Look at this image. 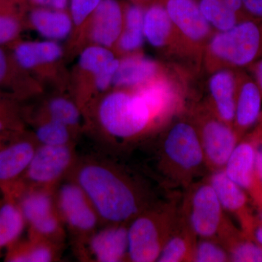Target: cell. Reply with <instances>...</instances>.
Masks as SVG:
<instances>
[{"instance_id": "obj_1", "label": "cell", "mask_w": 262, "mask_h": 262, "mask_svg": "<svg viewBox=\"0 0 262 262\" xmlns=\"http://www.w3.org/2000/svg\"><path fill=\"white\" fill-rule=\"evenodd\" d=\"M67 177L83 189L105 225H128L155 203L145 183L110 160H77Z\"/></svg>"}, {"instance_id": "obj_2", "label": "cell", "mask_w": 262, "mask_h": 262, "mask_svg": "<svg viewBox=\"0 0 262 262\" xmlns=\"http://www.w3.org/2000/svg\"><path fill=\"white\" fill-rule=\"evenodd\" d=\"M98 119L110 137L122 142L139 139L163 122L135 90L119 89L104 96Z\"/></svg>"}, {"instance_id": "obj_3", "label": "cell", "mask_w": 262, "mask_h": 262, "mask_svg": "<svg viewBox=\"0 0 262 262\" xmlns=\"http://www.w3.org/2000/svg\"><path fill=\"white\" fill-rule=\"evenodd\" d=\"M160 169L167 181L189 187L193 179L207 168L201 140L194 124L177 122L164 136L160 145Z\"/></svg>"}, {"instance_id": "obj_4", "label": "cell", "mask_w": 262, "mask_h": 262, "mask_svg": "<svg viewBox=\"0 0 262 262\" xmlns=\"http://www.w3.org/2000/svg\"><path fill=\"white\" fill-rule=\"evenodd\" d=\"M175 201L155 203L127 225L128 261H158L180 215Z\"/></svg>"}, {"instance_id": "obj_5", "label": "cell", "mask_w": 262, "mask_h": 262, "mask_svg": "<svg viewBox=\"0 0 262 262\" xmlns=\"http://www.w3.org/2000/svg\"><path fill=\"white\" fill-rule=\"evenodd\" d=\"M207 48L210 60L227 68H248L262 57V18L251 17L215 32Z\"/></svg>"}, {"instance_id": "obj_6", "label": "cell", "mask_w": 262, "mask_h": 262, "mask_svg": "<svg viewBox=\"0 0 262 262\" xmlns=\"http://www.w3.org/2000/svg\"><path fill=\"white\" fill-rule=\"evenodd\" d=\"M182 212L196 237L223 244L241 234L229 223L208 181L191 185Z\"/></svg>"}, {"instance_id": "obj_7", "label": "cell", "mask_w": 262, "mask_h": 262, "mask_svg": "<svg viewBox=\"0 0 262 262\" xmlns=\"http://www.w3.org/2000/svg\"><path fill=\"white\" fill-rule=\"evenodd\" d=\"M58 213L64 226L79 243L98 228L99 215L83 189L72 179L60 182L55 189Z\"/></svg>"}, {"instance_id": "obj_8", "label": "cell", "mask_w": 262, "mask_h": 262, "mask_svg": "<svg viewBox=\"0 0 262 262\" xmlns=\"http://www.w3.org/2000/svg\"><path fill=\"white\" fill-rule=\"evenodd\" d=\"M76 161L73 145H38L19 182L27 187L56 188L68 177Z\"/></svg>"}, {"instance_id": "obj_9", "label": "cell", "mask_w": 262, "mask_h": 262, "mask_svg": "<svg viewBox=\"0 0 262 262\" xmlns=\"http://www.w3.org/2000/svg\"><path fill=\"white\" fill-rule=\"evenodd\" d=\"M262 143V127L241 139L234 148L224 170L226 174L251 196L262 211V185L256 176L255 163L258 146Z\"/></svg>"}, {"instance_id": "obj_10", "label": "cell", "mask_w": 262, "mask_h": 262, "mask_svg": "<svg viewBox=\"0 0 262 262\" xmlns=\"http://www.w3.org/2000/svg\"><path fill=\"white\" fill-rule=\"evenodd\" d=\"M195 125L207 168L212 172L225 168L241 139L234 127L222 121L215 114L202 115Z\"/></svg>"}, {"instance_id": "obj_11", "label": "cell", "mask_w": 262, "mask_h": 262, "mask_svg": "<svg viewBox=\"0 0 262 262\" xmlns=\"http://www.w3.org/2000/svg\"><path fill=\"white\" fill-rule=\"evenodd\" d=\"M82 258L98 262L128 261L127 225H106L78 243Z\"/></svg>"}, {"instance_id": "obj_12", "label": "cell", "mask_w": 262, "mask_h": 262, "mask_svg": "<svg viewBox=\"0 0 262 262\" xmlns=\"http://www.w3.org/2000/svg\"><path fill=\"white\" fill-rule=\"evenodd\" d=\"M179 36L184 42L199 46L212 37V27L196 0H161Z\"/></svg>"}, {"instance_id": "obj_13", "label": "cell", "mask_w": 262, "mask_h": 262, "mask_svg": "<svg viewBox=\"0 0 262 262\" xmlns=\"http://www.w3.org/2000/svg\"><path fill=\"white\" fill-rule=\"evenodd\" d=\"M208 181L216 194L222 208L238 219L244 234L250 238L256 220L248 208L247 193L229 178L224 169L212 172Z\"/></svg>"}, {"instance_id": "obj_14", "label": "cell", "mask_w": 262, "mask_h": 262, "mask_svg": "<svg viewBox=\"0 0 262 262\" xmlns=\"http://www.w3.org/2000/svg\"><path fill=\"white\" fill-rule=\"evenodd\" d=\"M39 145L35 138L19 134L0 146V189L19 182Z\"/></svg>"}, {"instance_id": "obj_15", "label": "cell", "mask_w": 262, "mask_h": 262, "mask_svg": "<svg viewBox=\"0 0 262 262\" xmlns=\"http://www.w3.org/2000/svg\"><path fill=\"white\" fill-rule=\"evenodd\" d=\"M238 75L237 98L233 127L242 139L259 120L261 114L262 92L253 78L244 74Z\"/></svg>"}, {"instance_id": "obj_16", "label": "cell", "mask_w": 262, "mask_h": 262, "mask_svg": "<svg viewBox=\"0 0 262 262\" xmlns=\"http://www.w3.org/2000/svg\"><path fill=\"white\" fill-rule=\"evenodd\" d=\"M91 37L94 44L111 48L124 27V7L117 0H102L91 16Z\"/></svg>"}, {"instance_id": "obj_17", "label": "cell", "mask_w": 262, "mask_h": 262, "mask_svg": "<svg viewBox=\"0 0 262 262\" xmlns=\"http://www.w3.org/2000/svg\"><path fill=\"white\" fill-rule=\"evenodd\" d=\"M238 75L229 69L215 71L209 81V90L213 101V113L233 127Z\"/></svg>"}, {"instance_id": "obj_18", "label": "cell", "mask_w": 262, "mask_h": 262, "mask_svg": "<svg viewBox=\"0 0 262 262\" xmlns=\"http://www.w3.org/2000/svg\"><path fill=\"white\" fill-rule=\"evenodd\" d=\"M162 75L159 64L140 54H131L120 60L113 85L121 89H136Z\"/></svg>"}, {"instance_id": "obj_19", "label": "cell", "mask_w": 262, "mask_h": 262, "mask_svg": "<svg viewBox=\"0 0 262 262\" xmlns=\"http://www.w3.org/2000/svg\"><path fill=\"white\" fill-rule=\"evenodd\" d=\"M144 34L146 42L155 48L168 47L179 36L162 1L145 8Z\"/></svg>"}, {"instance_id": "obj_20", "label": "cell", "mask_w": 262, "mask_h": 262, "mask_svg": "<svg viewBox=\"0 0 262 262\" xmlns=\"http://www.w3.org/2000/svg\"><path fill=\"white\" fill-rule=\"evenodd\" d=\"M196 237L185 215L181 211L177 225L157 261H194Z\"/></svg>"}, {"instance_id": "obj_21", "label": "cell", "mask_w": 262, "mask_h": 262, "mask_svg": "<svg viewBox=\"0 0 262 262\" xmlns=\"http://www.w3.org/2000/svg\"><path fill=\"white\" fill-rule=\"evenodd\" d=\"M61 55L62 48L58 42L48 39L15 43L13 51L15 62L23 70L53 63Z\"/></svg>"}, {"instance_id": "obj_22", "label": "cell", "mask_w": 262, "mask_h": 262, "mask_svg": "<svg viewBox=\"0 0 262 262\" xmlns=\"http://www.w3.org/2000/svg\"><path fill=\"white\" fill-rule=\"evenodd\" d=\"M29 20L41 36L56 42L68 37L74 25L72 17L65 10L40 7L31 12Z\"/></svg>"}, {"instance_id": "obj_23", "label": "cell", "mask_w": 262, "mask_h": 262, "mask_svg": "<svg viewBox=\"0 0 262 262\" xmlns=\"http://www.w3.org/2000/svg\"><path fill=\"white\" fill-rule=\"evenodd\" d=\"M61 245L44 239L29 237L20 239L10 246L5 253V261L9 262H51L59 258Z\"/></svg>"}, {"instance_id": "obj_24", "label": "cell", "mask_w": 262, "mask_h": 262, "mask_svg": "<svg viewBox=\"0 0 262 262\" xmlns=\"http://www.w3.org/2000/svg\"><path fill=\"white\" fill-rule=\"evenodd\" d=\"M3 194L0 203V256L20 239L27 222L16 200L10 194Z\"/></svg>"}, {"instance_id": "obj_25", "label": "cell", "mask_w": 262, "mask_h": 262, "mask_svg": "<svg viewBox=\"0 0 262 262\" xmlns=\"http://www.w3.org/2000/svg\"><path fill=\"white\" fill-rule=\"evenodd\" d=\"M144 12L145 7L135 3L124 7V27L117 42L119 49L124 53H134L145 42Z\"/></svg>"}, {"instance_id": "obj_26", "label": "cell", "mask_w": 262, "mask_h": 262, "mask_svg": "<svg viewBox=\"0 0 262 262\" xmlns=\"http://www.w3.org/2000/svg\"><path fill=\"white\" fill-rule=\"evenodd\" d=\"M70 127L51 119L38 125L34 138L39 145H72V134Z\"/></svg>"}, {"instance_id": "obj_27", "label": "cell", "mask_w": 262, "mask_h": 262, "mask_svg": "<svg viewBox=\"0 0 262 262\" xmlns=\"http://www.w3.org/2000/svg\"><path fill=\"white\" fill-rule=\"evenodd\" d=\"M230 261L262 262V246L239 234L225 245Z\"/></svg>"}, {"instance_id": "obj_28", "label": "cell", "mask_w": 262, "mask_h": 262, "mask_svg": "<svg viewBox=\"0 0 262 262\" xmlns=\"http://www.w3.org/2000/svg\"><path fill=\"white\" fill-rule=\"evenodd\" d=\"M115 58L116 56L110 48L94 44L82 52L79 58V64L82 70L96 75Z\"/></svg>"}, {"instance_id": "obj_29", "label": "cell", "mask_w": 262, "mask_h": 262, "mask_svg": "<svg viewBox=\"0 0 262 262\" xmlns=\"http://www.w3.org/2000/svg\"><path fill=\"white\" fill-rule=\"evenodd\" d=\"M48 119L63 124L71 130L80 122V113L77 106L67 98H53L48 105Z\"/></svg>"}, {"instance_id": "obj_30", "label": "cell", "mask_w": 262, "mask_h": 262, "mask_svg": "<svg viewBox=\"0 0 262 262\" xmlns=\"http://www.w3.org/2000/svg\"><path fill=\"white\" fill-rule=\"evenodd\" d=\"M20 29V20L10 8L9 1L0 5V46L15 42Z\"/></svg>"}, {"instance_id": "obj_31", "label": "cell", "mask_w": 262, "mask_h": 262, "mask_svg": "<svg viewBox=\"0 0 262 262\" xmlns=\"http://www.w3.org/2000/svg\"><path fill=\"white\" fill-rule=\"evenodd\" d=\"M194 261H230L228 251L215 239H203L196 242Z\"/></svg>"}, {"instance_id": "obj_32", "label": "cell", "mask_w": 262, "mask_h": 262, "mask_svg": "<svg viewBox=\"0 0 262 262\" xmlns=\"http://www.w3.org/2000/svg\"><path fill=\"white\" fill-rule=\"evenodd\" d=\"M102 0H69L70 15L74 24H83L97 8Z\"/></svg>"}, {"instance_id": "obj_33", "label": "cell", "mask_w": 262, "mask_h": 262, "mask_svg": "<svg viewBox=\"0 0 262 262\" xmlns=\"http://www.w3.org/2000/svg\"><path fill=\"white\" fill-rule=\"evenodd\" d=\"M19 125L12 105L0 98V134L18 133Z\"/></svg>"}, {"instance_id": "obj_34", "label": "cell", "mask_w": 262, "mask_h": 262, "mask_svg": "<svg viewBox=\"0 0 262 262\" xmlns=\"http://www.w3.org/2000/svg\"><path fill=\"white\" fill-rule=\"evenodd\" d=\"M120 59L115 58L107 67L94 75L95 84L98 91H106L110 86L113 85L114 79L116 75Z\"/></svg>"}, {"instance_id": "obj_35", "label": "cell", "mask_w": 262, "mask_h": 262, "mask_svg": "<svg viewBox=\"0 0 262 262\" xmlns=\"http://www.w3.org/2000/svg\"><path fill=\"white\" fill-rule=\"evenodd\" d=\"M16 64L14 58L12 61L6 51L0 46V86L5 85L11 80L14 74V66Z\"/></svg>"}, {"instance_id": "obj_36", "label": "cell", "mask_w": 262, "mask_h": 262, "mask_svg": "<svg viewBox=\"0 0 262 262\" xmlns=\"http://www.w3.org/2000/svg\"><path fill=\"white\" fill-rule=\"evenodd\" d=\"M242 3L249 16L262 18V0H242Z\"/></svg>"}, {"instance_id": "obj_37", "label": "cell", "mask_w": 262, "mask_h": 262, "mask_svg": "<svg viewBox=\"0 0 262 262\" xmlns=\"http://www.w3.org/2000/svg\"><path fill=\"white\" fill-rule=\"evenodd\" d=\"M33 4L40 8L65 10L69 6V0H30Z\"/></svg>"}, {"instance_id": "obj_38", "label": "cell", "mask_w": 262, "mask_h": 262, "mask_svg": "<svg viewBox=\"0 0 262 262\" xmlns=\"http://www.w3.org/2000/svg\"><path fill=\"white\" fill-rule=\"evenodd\" d=\"M248 68L253 75V80L256 81L262 92V57Z\"/></svg>"}, {"instance_id": "obj_39", "label": "cell", "mask_w": 262, "mask_h": 262, "mask_svg": "<svg viewBox=\"0 0 262 262\" xmlns=\"http://www.w3.org/2000/svg\"><path fill=\"white\" fill-rule=\"evenodd\" d=\"M261 144L258 146L257 152H256V163H255V168H256V176L259 182L262 185V149H261Z\"/></svg>"}, {"instance_id": "obj_40", "label": "cell", "mask_w": 262, "mask_h": 262, "mask_svg": "<svg viewBox=\"0 0 262 262\" xmlns=\"http://www.w3.org/2000/svg\"><path fill=\"white\" fill-rule=\"evenodd\" d=\"M251 237H253L256 243L262 246V221L260 222H256Z\"/></svg>"}, {"instance_id": "obj_41", "label": "cell", "mask_w": 262, "mask_h": 262, "mask_svg": "<svg viewBox=\"0 0 262 262\" xmlns=\"http://www.w3.org/2000/svg\"><path fill=\"white\" fill-rule=\"evenodd\" d=\"M18 133H10V134H0V146L5 144L7 141L10 140L13 136L16 135Z\"/></svg>"}, {"instance_id": "obj_42", "label": "cell", "mask_w": 262, "mask_h": 262, "mask_svg": "<svg viewBox=\"0 0 262 262\" xmlns=\"http://www.w3.org/2000/svg\"><path fill=\"white\" fill-rule=\"evenodd\" d=\"M131 1H133V3L135 4L142 5L146 8L148 5L156 3V2L161 1V0H131Z\"/></svg>"}, {"instance_id": "obj_43", "label": "cell", "mask_w": 262, "mask_h": 262, "mask_svg": "<svg viewBox=\"0 0 262 262\" xmlns=\"http://www.w3.org/2000/svg\"><path fill=\"white\" fill-rule=\"evenodd\" d=\"M258 121L260 122V125L262 127V113L261 114V115H260L259 120H258Z\"/></svg>"}, {"instance_id": "obj_44", "label": "cell", "mask_w": 262, "mask_h": 262, "mask_svg": "<svg viewBox=\"0 0 262 262\" xmlns=\"http://www.w3.org/2000/svg\"><path fill=\"white\" fill-rule=\"evenodd\" d=\"M7 2H8V0H0V5L4 4Z\"/></svg>"}]
</instances>
